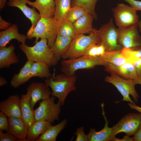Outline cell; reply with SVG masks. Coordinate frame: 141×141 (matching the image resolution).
<instances>
[{"mask_svg":"<svg viewBox=\"0 0 141 141\" xmlns=\"http://www.w3.org/2000/svg\"><path fill=\"white\" fill-rule=\"evenodd\" d=\"M112 10L116 24L118 28L137 24L139 21L137 11L130 6L119 3Z\"/></svg>","mask_w":141,"mask_h":141,"instance_id":"cell-9","label":"cell"},{"mask_svg":"<svg viewBox=\"0 0 141 141\" xmlns=\"http://www.w3.org/2000/svg\"><path fill=\"white\" fill-rule=\"evenodd\" d=\"M121 50L106 51L102 57L105 62L116 66H120L128 62L123 55Z\"/></svg>","mask_w":141,"mask_h":141,"instance_id":"cell-26","label":"cell"},{"mask_svg":"<svg viewBox=\"0 0 141 141\" xmlns=\"http://www.w3.org/2000/svg\"><path fill=\"white\" fill-rule=\"evenodd\" d=\"M110 74V76L105 77V81L112 84L116 87L122 95L123 101L135 104L130 97L131 95L135 102L137 103L139 96L135 89L136 84L134 80L124 79L114 73Z\"/></svg>","mask_w":141,"mask_h":141,"instance_id":"cell-7","label":"cell"},{"mask_svg":"<svg viewBox=\"0 0 141 141\" xmlns=\"http://www.w3.org/2000/svg\"><path fill=\"white\" fill-rule=\"evenodd\" d=\"M27 36L19 33L17 25H11L7 29L0 32V47L5 46L12 40L15 39L19 43L25 44Z\"/></svg>","mask_w":141,"mask_h":141,"instance_id":"cell-18","label":"cell"},{"mask_svg":"<svg viewBox=\"0 0 141 141\" xmlns=\"http://www.w3.org/2000/svg\"><path fill=\"white\" fill-rule=\"evenodd\" d=\"M128 104L131 109L137 110L141 114V107L130 103H128Z\"/></svg>","mask_w":141,"mask_h":141,"instance_id":"cell-42","label":"cell"},{"mask_svg":"<svg viewBox=\"0 0 141 141\" xmlns=\"http://www.w3.org/2000/svg\"><path fill=\"white\" fill-rule=\"evenodd\" d=\"M107 64L102 57L83 56L77 58L63 60L61 62V70L63 73L72 76L75 74V72L78 70L93 68L98 66H105Z\"/></svg>","mask_w":141,"mask_h":141,"instance_id":"cell-5","label":"cell"},{"mask_svg":"<svg viewBox=\"0 0 141 141\" xmlns=\"http://www.w3.org/2000/svg\"><path fill=\"white\" fill-rule=\"evenodd\" d=\"M57 34L72 38L77 35L73 23L65 19L60 21Z\"/></svg>","mask_w":141,"mask_h":141,"instance_id":"cell-30","label":"cell"},{"mask_svg":"<svg viewBox=\"0 0 141 141\" xmlns=\"http://www.w3.org/2000/svg\"><path fill=\"white\" fill-rule=\"evenodd\" d=\"M93 16L87 13L73 23L76 34H84L92 31Z\"/></svg>","mask_w":141,"mask_h":141,"instance_id":"cell-23","label":"cell"},{"mask_svg":"<svg viewBox=\"0 0 141 141\" xmlns=\"http://www.w3.org/2000/svg\"><path fill=\"white\" fill-rule=\"evenodd\" d=\"M21 97L18 95H12L0 103V110L8 117L22 119L20 107Z\"/></svg>","mask_w":141,"mask_h":141,"instance_id":"cell-12","label":"cell"},{"mask_svg":"<svg viewBox=\"0 0 141 141\" xmlns=\"http://www.w3.org/2000/svg\"><path fill=\"white\" fill-rule=\"evenodd\" d=\"M141 125V114L130 113L125 115L112 127L113 134L115 136L121 132L126 135H133Z\"/></svg>","mask_w":141,"mask_h":141,"instance_id":"cell-10","label":"cell"},{"mask_svg":"<svg viewBox=\"0 0 141 141\" xmlns=\"http://www.w3.org/2000/svg\"><path fill=\"white\" fill-rule=\"evenodd\" d=\"M77 79L76 74L69 76L63 73L46 78L45 83L51 89V96L57 98L62 106L67 95L76 90Z\"/></svg>","mask_w":141,"mask_h":141,"instance_id":"cell-2","label":"cell"},{"mask_svg":"<svg viewBox=\"0 0 141 141\" xmlns=\"http://www.w3.org/2000/svg\"><path fill=\"white\" fill-rule=\"evenodd\" d=\"M30 90L28 87L26 93L21 95L20 101L22 119L28 128L35 121L34 114V110L31 109L30 103Z\"/></svg>","mask_w":141,"mask_h":141,"instance_id":"cell-17","label":"cell"},{"mask_svg":"<svg viewBox=\"0 0 141 141\" xmlns=\"http://www.w3.org/2000/svg\"><path fill=\"white\" fill-rule=\"evenodd\" d=\"M102 109V114L105 121L104 128L99 131L95 129L91 128L89 133L87 134L88 141H114L115 136L113 134L112 127L108 126V121L105 115L103 103L101 104Z\"/></svg>","mask_w":141,"mask_h":141,"instance_id":"cell-15","label":"cell"},{"mask_svg":"<svg viewBox=\"0 0 141 141\" xmlns=\"http://www.w3.org/2000/svg\"><path fill=\"white\" fill-rule=\"evenodd\" d=\"M99 42L97 30L93 29L89 35H76L73 38L69 47L62 56L63 60L78 58L83 55L91 46Z\"/></svg>","mask_w":141,"mask_h":141,"instance_id":"cell-4","label":"cell"},{"mask_svg":"<svg viewBox=\"0 0 141 141\" xmlns=\"http://www.w3.org/2000/svg\"><path fill=\"white\" fill-rule=\"evenodd\" d=\"M7 116L3 113L0 112V131H7L9 129V123Z\"/></svg>","mask_w":141,"mask_h":141,"instance_id":"cell-34","label":"cell"},{"mask_svg":"<svg viewBox=\"0 0 141 141\" xmlns=\"http://www.w3.org/2000/svg\"><path fill=\"white\" fill-rule=\"evenodd\" d=\"M55 97L51 96L42 100L38 107L34 110L35 121H45L52 124L55 120H58L62 105L58 101L55 103Z\"/></svg>","mask_w":141,"mask_h":141,"instance_id":"cell-6","label":"cell"},{"mask_svg":"<svg viewBox=\"0 0 141 141\" xmlns=\"http://www.w3.org/2000/svg\"><path fill=\"white\" fill-rule=\"evenodd\" d=\"M118 29V42L123 48L141 47V36L137 24Z\"/></svg>","mask_w":141,"mask_h":141,"instance_id":"cell-11","label":"cell"},{"mask_svg":"<svg viewBox=\"0 0 141 141\" xmlns=\"http://www.w3.org/2000/svg\"><path fill=\"white\" fill-rule=\"evenodd\" d=\"M98 0H71V7L78 6L84 8L95 19L97 18L95 11L96 3Z\"/></svg>","mask_w":141,"mask_h":141,"instance_id":"cell-29","label":"cell"},{"mask_svg":"<svg viewBox=\"0 0 141 141\" xmlns=\"http://www.w3.org/2000/svg\"><path fill=\"white\" fill-rule=\"evenodd\" d=\"M34 62L28 61L20 69L19 73L13 75L10 82L11 86L17 88L31 78L30 72L32 66Z\"/></svg>","mask_w":141,"mask_h":141,"instance_id":"cell-21","label":"cell"},{"mask_svg":"<svg viewBox=\"0 0 141 141\" xmlns=\"http://www.w3.org/2000/svg\"><path fill=\"white\" fill-rule=\"evenodd\" d=\"M106 51L103 45L99 43L95 44L90 46L83 56L102 57Z\"/></svg>","mask_w":141,"mask_h":141,"instance_id":"cell-32","label":"cell"},{"mask_svg":"<svg viewBox=\"0 0 141 141\" xmlns=\"http://www.w3.org/2000/svg\"><path fill=\"white\" fill-rule=\"evenodd\" d=\"M6 0H0V9L1 10L4 7L6 3Z\"/></svg>","mask_w":141,"mask_h":141,"instance_id":"cell-44","label":"cell"},{"mask_svg":"<svg viewBox=\"0 0 141 141\" xmlns=\"http://www.w3.org/2000/svg\"><path fill=\"white\" fill-rule=\"evenodd\" d=\"M19 141V140L8 131L4 133L3 131H0V141Z\"/></svg>","mask_w":141,"mask_h":141,"instance_id":"cell-36","label":"cell"},{"mask_svg":"<svg viewBox=\"0 0 141 141\" xmlns=\"http://www.w3.org/2000/svg\"><path fill=\"white\" fill-rule=\"evenodd\" d=\"M104 67L107 72L110 74H115L124 79L133 80L138 79L135 68L130 62H128L120 66L108 63Z\"/></svg>","mask_w":141,"mask_h":141,"instance_id":"cell-14","label":"cell"},{"mask_svg":"<svg viewBox=\"0 0 141 141\" xmlns=\"http://www.w3.org/2000/svg\"><path fill=\"white\" fill-rule=\"evenodd\" d=\"M99 42L103 45L106 51L121 50L122 47L118 42V28L115 26L112 19L97 30Z\"/></svg>","mask_w":141,"mask_h":141,"instance_id":"cell-8","label":"cell"},{"mask_svg":"<svg viewBox=\"0 0 141 141\" xmlns=\"http://www.w3.org/2000/svg\"><path fill=\"white\" fill-rule=\"evenodd\" d=\"M84 127L81 126L77 128L75 134L76 136V141H88L87 135L85 134L84 131Z\"/></svg>","mask_w":141,"mask_h":141,"instance_id":"cell-35","label":"cell"},{"mask_svg":"<svg viewBox=\"0 0 141 141\" xmlns=\"http://www.w3.org/2000/svg\"><path fill=\"white\" fill-rule=\"evenodd\" d=\"M19 48L26 56L27 60L43 62L50 67L56 65L58 62L46 39L42 38L32 46L21 44Z\"/></svg>","mask_w":141,"mask_h":141,"instance_id":"cell-1","label":"cell"},{"mask_svg":"<svg viewBox=\"0 0 141 141\" xmlns=\"http://www.w3.org/2000/svg\"><path fill=\"white\" fill-rule=\"evenodd\" d=\"M132 63L136 69L138 79H141V57L135 60Z\"/></svg>","mask_w":141,"mask_h":141,"instance_id":"cell-37","label":"cell"},{"mask_svg":"<svg viewBox=\"0 0 141 141\" xmlns=\"http://www.w3.org/2000/svg\"><path fill=\"white\" fill-rule=\"evenodd\" d=\"M28 87L30 90V103L31 109L34 110L36 104L39 101L46 99L50 96L52 92L45 83L33 82Z\"/></svg>","mask_w":141,"mask_h":141,"instance_id":"cell-13","label":"cell"},{"mask_svg":"<svg viewBox=\"0 0 141 141\" xmlns=\"http://www.w3.org/2000/svg\"><path fill=\"white\" fill-rule=\"evenodd\" d=\"M27 0H9L7 5L10 7H15L20 9L25 16L31 21L32 25L28 31H32L35 27L41 18L39 13L36 11V8L28 7L26 4Z\"/></svg>","mask_w":141,"mask_h":141,"instance_id":"cell-16","label":"cell"},{"mask_svg":"<svg viewBox=\"0 0 141 141\" xmlns=\"http://www.w3.org/2000/svg\"><path fill=\"white\" fill-rule=\"evenodd\" d=\"M15 48L12 44L8 47H0V68L9 67L17 63L19 59L15 52Z\"/></svg>","mask_w":141,"mask_h":141,"instance_id":"cell-20","label":"cell"},{"mask_svg":"<svg viewBox=\"0 0 141 141\" xmlns=\"http://www.w3.org/2000/svg\"><path fill=\"white\" fill-rule=\"evenodd\" d=\"M7 83V81L1 75L0 76V86H4Z\"/></svg>","mask_w":141,"mask_h":141,"instance_id":"cell-43","label":"cell"},{"mask_svg":"<svg viewBox=\"0 0 141 141\" xmlns=\"http://www.w3.org/2000/svg\"><path fill=\"white\" fill-rule=\"evenodd\" d=\"M134 82L136 85L139 84L141 85V79H138L134 80Z\"/></svg>","mask_w":141,"mask_h":141,"instance_id":"cell-45","label":"cell"},{"mask_svg":"<svg viewBox=\"0 0 141 141\" xmlns=\"http://www.w3.org/2000/svg\"><path fill=\"white\" fill-rule=\"evenodd\" d=\"M137 25L139 31L141 33V20L139 21Z\"/></svg>","mask_w":141,"mask_h":141,"instance_id":"cell-46","label":"cell"},{"mask_svg":"<svg viewBox=\"0 0 141 141\" xmlns=\"http://www.w3.org/2000/svg\"><path fill=\"white\" fill-rule=\"evenodd\" d=\"M9 129L8 131L14 136L19 141H27V139L28 128L22 119L8 117Z\"/></svg>","mask_w":141,"mask_h":141,"instance_id":"cell-19","label":"cell"},{"mask_svg":"<svg viewBox=\"0 0 141 141\" xmlns=\"http://www.w3.org/2000/svg\"><path fill=\"white\" fill-rule=\"evenodd\" d=\"M87 13H88L83 7L78 6H73L67 13L64 19L73 23Z\"/></svg>","mask_w":141,"mask_h":141,"instance_id":"cell-31","label":"cell"},{"mask_svg":"<svg viewBox=\"0 0 141 141\" xmlns=\"http://www.w3.org/2000/svg\"><path fill=\"white\" fill-rule=\"evenodd\" d=\"M51 125V123L46 121H35L28 128L27 136V141H36L42 134Z\"/></svg>","mask_w":141,"mask_h":141,"instance_id":"cell-24","label":"cell"},{"mask_svg":"<svg viewBox=\"0 0 141 141\" xmlns=\"http://www.w3.org/2000/svg\"><path fill=\"white\" fill-rule=\"evenodd\" d=\"M49 66L43 62H34L32 64L31 70V77H39L48 78L53 75L50 73Z\"/></svg>","mask_w":141,"mask_h":141,"instance_id":"cell-27","label":"cell"},{"mask_svg":"<svg viewBox=\"0 0 141 141\" xmlns=\"http://www.w3.org/2000/svg\"><path fill=\"white\" fill-rule=\"evenodd\" d=\"M130 136L126 135L122 139H120L115 137L114 140V141H134L133 138H131Z\"/></svg>","mask_w":141,"mask_h":141,"instance_id":"cell-41","label":"cell"},{"mask_svg":"<svg viewBox=\"0 0 141 141\" xmlns=\"http://www.w3.org/2000/svg\"><path fill=\"white\" fill-rule=\"evenodd\" d=\"M121 51L124 56L128 62L131 63L141 57V47L132 48H123Z\"/></svg>","mask_w":141,"mask_h":141,"instance_id":"cell-33","label":"cell"},{"mask_svg":"<svg viewBox=\"0 0 141 141\" xmlns=\"http://www.w3.org/2000/svg\"><path fill=\"white\" fill-rule=\"evenodd\" d=\"M55 9L54 17L61 21L64 19L66 15L71 7V0H54Z\"/></svg>","mask_w":141,"mask_h":141,"instance_id":"cell-28","label":"cell"},{"mask_svg":"<svg viewBox=\"0 0 141 141\" xmlns=\"http://www.w3.org/2000/svg\"><path fill=\"white\" fill-rule=\"evenodd\" d=\"M133 136L134 141H141V125Z\"/></svg>","mask_w":141,"mask_h":141,"instance_id":"cell-40","label":"cell"},{"mask_svg":"<svg viewBox=\"0 0 141 141\" xmlns=\"http://www.w3.org/2000/svg\"><path fill=\"white\" fill-rule=\"evenodd\" d=\"M66 119H64L58 124L49 127L36 139V141H56L60 133L66 126Z\"/></svg>","mask_w":141,"mask_h":141,"instance_id":"cell-25","label":"cell"},{"mask_svg":"<svg viewBox=\"0 0 141 141\" xmlns=\"http://www.w3.org/2000/svg\"><path fill=\"white\" fill-rule=\"evenodd\" d=\"M10 23L7 22L4 20L0 16V30L2 31L6 30L11 26Z\"/></svg>","mask_w":141,"mask_h":141,"instance_id":"cell-39","label":"cell"},{"mask_svg":"<svg viewBox=\"0 0 141 141\" xmlns=\"http://www.w3.org/2000/svg\"><path fill=\"white\" fill-rule=\"evenodd\" d=\"M128 3L136 11H141V1L136 0H123Z\"/></svg>","mask_w":141,"mask_h":141,"instance_id":"cell-38","label":"cell"},{"mask_svg":"<svg viewBox=\"0 0 141 141\" xmlns=\"http://www.w3.org/2000/svg\"><path fill=\"white\" fill-rule=\"evenodd\" d=\"M60 21L56 19L54 17L51 18L41 17L35 27L31 31L27 32V39L36 38L34 43L38 39H46L49 46L51 48L56 38Z\"/></svg>","mask_w":141,"mask_h":141,"instance_id":"cell-3","label":"cell"},{"mask_svg":"<svg viewBox=\"0 0 141 141\" xmlns=\"http://www.w3.org/2000/svg\"><path fill=\"white\" fill-rule=\"evenodd\" d=\"M73 38L57 34L51 49L58 61L62 58L68 50Z\"/></svg>","mask_w":141,"mask_h":141,"instance_id":"cell-22","label":"cell"}]
</instances>
